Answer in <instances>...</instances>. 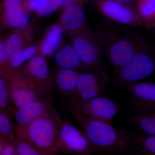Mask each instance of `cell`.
<instances>
[{"label": "cell", "instance_id": "1", "mask_svg": "<svg viewBox=\"0 0 155 155\" xmlns=\"http://www.w3.org/2000/svg\"><path fill=\"white\" fill-rule=\"evenodd\" d=\"M67 108L83 128L96 153L122 155L133 151L132 133L84 116L72 108Z\"/></svg>", "mask_w": 155, "mask_h": 155}, {"label": "cell", "instance_id": "2", "mask_svg": "<svg viewBox=\"0 0 155 155\" xmlns=\"http://www.w3.org/2000/svg\"><path fill=\"white\" fill-rule=\"evenodd\" d=\"M62 121L59 113L51 110L25 125H17L16 138L28 142L41 155L57 154Z\"/></svg>", "mask_w": 155, "mask_h": 155}, {"label": "cell", "instance_id": "3", "mask_svg": "<svg viewBox=\"0 0 155 155\" xmlns=\"http://www.w3.org/2000/svg\"><path fill=\"white\" fill-rule=\"evenodd\" d=\"M110 82L107 71L102 68L84 70L72 94L66 100L67 107H75L79 104L103 93Z\"/></svg>", "mask_w": 155, "mask_h": 155}, {"label": "cell", "instance_id": "4", "mask_svg": "<svg viewBox=\"0 0 155 155\" xmlns=\"http://www.w3.org/2000/svg\"><path fill=\"white\" fill-rule=\"evenodd\" d=\"M147 44L135 53L130 61L116 73L115 84L123 85L147 78L155 72L154 56Z\"/></svg>", "mask_w": 155, "mask_h": 155}, {"label": "cell", "instance_id": "5", "mask_svg": "<svg viewBox=\"0 0 155 155\" xmlns=\"http://www.w3.org/2000/svg\"><path fill=\"white\" fill-rule=\"evenodd\" d=\"M57 147L58 152L76 155L96 153L84 130L75 127L69 119L62 121Z\"/></svg>", "mask_w": 155, "mask_h": 155}, {"label": "cell", "instance_id": "6", "mask_svg": "<svg viewBox=\"0 0 155 155\" xmlns=\"http://www.w3.org/2000/svg\"><path fill=\"white\" fill-rule=\"evenodd\" d=\"M72 108L84 116L101 122L112 124L120 109V105L115 100L106 96H98L81 103Z\"/></svg>", "mask_w": 155, "mask_h": 155}, {"label": "cell", "instance_id": "7", "mask_svg": "<svg viewBox=\"0 0 155 155\" xmlns=\"http://www.w3.org/2000/svg\"><path fill=\"white\" fill-rule=\"evenodd\" d=\"M73 47L86 68L88 69L102 68V48L98 40L87 29L79 31L73 39Z\"/></svg>", "mask_w": 155, "mask_h": 155}, {"label": "cell", "instance_id": "8", "mask_svg": "<svg viewBox=\"0 0 155 155\" xmlns=\"http://www.w3.org/2000/svg\"><path fill=\"white\" fill-rule=\"evenodd\" d=\"M129 94V107L133 112L155 111V84L136 81L122 85Z\"/></svg>", "mask_w": 155, "mask_h": 155}, {"label": "cell", "instance_id": "9", "mask_svg": "<svg viewBox=\"0 0 155 155\" xmlns=\"http://www.w3.org/2000/svg\"><path fill=\"white\" fill-rule=\"evenodd\" d=\"M93 1L100 13L115 22L132 27L140 26L142 24L135 8L114 0Z\"/></svg>", "mask_w": 155, "mask_h": 155}, {"label": "cell", "instance_id": "10", "mask_svg": "<svg viewBox=\"0 0 155 155\" xmlns=\"http://www.w3.org/2000/svg\"><path fill=\"white\" fill-rule=\"evenodd\" d=\"M140 39L125 36L111 44L108 50V55L116 72L126 65L137 52L147 44Z\"/></svg>", "mask_w": 155, "mask_h": 155}, {"label": "cell", "instance_id": "11", "mask_svg": "<svg viewBox=\"0 0 155 155\" xmlns=\"http://www.w3.org/2000/svg\"><path fill=\"white\" fill-rule=\"evenodd\" d=\"M0 73L5 78L11 101L17 108L38 100V97L41 94L31 79L14 80L4 72Z\"/></svg>", "mask_w": 155, "mask_h": 155}, {"label": "cell", "instance_id": "12", "mask_svg": "<svg viewBox=\"0 0 155 155\" xmlns=\"http://www.w3.org/2000/svg\"><path fill=\"white\" fill-rule=\"evenodd\" d=\"M51 103L45 100H37L28 104L12 110L11 113L18 125L27 124L30 121L51 110Z\"/></svg>", "mask_w": 155, "mask_h": 155}, {"label": "cell", "instance_id": "13", "mask_svg": "<svg viewBox=\"0 0 155 155\" xmlns=\"http://www.w3.org/2000/svg\"><path fill=\"white\" fill-rule=\"evenodd\" d=\"M86 17L81 5L72 4L66 6L61 19V27L69 32L80 31L84 29Z\"/></svg>", "mask_w": 155, "mask_h": 155}, {"label": "cell", "instance_id": "14", "mask_svg": "<svg viewBox=\"0 0 155 155\" xmlns=\"http://www.w3.org/2000/svg\"><path fill=\"white\" fill-rule=\"evenodd\" d=\"M28 69L31 79L37 87L41 94L51 90L52 88L47 84L49 75L47 62L41 56H35L31 59L28 65Z\"/></svg>", "mask_w": 155, "mask_h": 155}, {"label": "cell", "instance_id": "15", "mask_svg": "<svg viewBox=\"0 0 155 155\" xmlns=\"http://www.w3.org/2000/svg\"><path fill=\"white\" fill-rule=\"evenodd\" d=\"M74 69H63L59 70L55 78V86L58 92L66 100L75 90L81 72Z\"/></svg>", "mask_w": 155, "mask_h": 155}, {"label": "cell", "instance_id": "16", "mask_svg": "<svg viewBox=\"0 0 155 155\" xmlns=\"http://www.w3.org/2000/svg\"><path fill=\"white\" fill-rule=\"evenodd\" d=\"M55 61L63 69H80L86 70L81 58L73 46L67 45L59 50L55 56Z\"/></svg>", "mask_w": 155, "mask_h": 155}, {"label": "cell", "instance_id": "17", "mask_svg": "<svg viewBox=\"0 0 155 155\" xmlns=\"http://www.w3.org/2000/svg\"><path fill=\"white\" fill-rule=\"evenodd\" d=\"M128 123L146 134L155 135V111H142L128 119Z\"/></svg>", "mask_w": 155, "mask_h": 155}, {"label": "cell", "instance_id": "18", "mask_svg": "<svg viewBox=\"0 0 155 155\" xmlns=\"http://www.w3.org/2000/svg\"><path fill=\"white\" fill-rule=\"evenodd\" d=\"M63 37L62 27L58 25L53 26L42 43V54L45 56H51L61 45Z\"/></svg>", "mask_w": 155, "mask_h": 155}, {"label": "cell", "instance_id": "19", "mask_svg": "<svg viewBox=\"0 0 155 155\" xmlns=\"http://www.w3.org/2000/svg\"><path fill=\"white\" fill-rule=\"evenodd\" d=\"M133 151L137 155H155V135L143 134L133 136Z\"/></svg>", "mask_w": 155, "mask_h": 155}, {"label": "cell", "instance_id": "20", "mask_svg": "<svg viewBox=\"0 0 155 155\" xmlns=\"http://www.w3.org/2000/svg\"><path fill=\"white\" fill-rule=\"evenodd\" d=\"M139 15L146 25H153L155 18V0H135Z\"/></svg>", "mask_w": 155, "mask_h": 155}, {"label": "cell", "instance_id": "21", "mask_svg": "<svg viewBox=\"0 0 155 155\" xmlns=\"http://www.w3.org/2000/svg\"><path fill=\"white\" fill-rule=\"evenodd\" d=\"M0 138L14 141L16 139L15 129L10 114L0 112Z\"/></svg>", "mask_w": 155, "mask_h": 155}, {"label": "cell", "instance_id": "22", "mask_svg": "<svg viewBox=\"0 0 155 155\" xmlns=\"http://www.w3.org/2000/svg\"><path fill=\"white\" fill-rule=\"evenodd\" d=\"M23 45L22 38L17 34H13L8 38L5 42L7 62H10L13 56L22 50Z\"/></svg>", "mask_w": 155, "mask_h": 155}, {"label": "cell", "instance_id": "23", "mask_svg": "<svg viewBox=\"0 0 155 155\" xmlns=\"http://www.w3.org/2000/svg\"><path fill=\"white\" fill-rule=\"evenodd\" d=\"M37 51L35 46H31L20 50L15 54L10 61L11 67L14 69L19 68L25 61L32 58Z\"/></svg>", "mask_w": 155, "mask_h": 155}, {"label": "cell", "instance_id": "24", "mask_svg": "<svg viewBox=\"0 0 155 155\" xmlns=\"http://www.w3.org/2000/svg\"><path fill=\"white\" fill-rule=\"evenodd\" d=\"M3 5L7 17L10 19L19 18L23 13V7L20 0H4Z\"/></svg>", "mask_w": 155, "mask_h": 155}, {"label": "cell", "instance_id": "25", "mask_svg": "<svg viewBox=\"0 0 155 155\" xmlns=\"http://www.w3.org/2000/svg\"><path fill=\"white\" fill-rule=\"evenodd\" d=\"M14 142L16 149V155H41L32 145L25 140L16 138Z\"/></svg>", "mask_w": 155, "mask_h": 155}, {"label": "cell", "instance_id": "26", "mask_svg": "<svg viewBox=\"0 0 155 155\" xmlns=\"http://www.w3.org/2000/svg\"><path fill=\"white\" fill-rule=\"evenodd\" d=\"M63 5V0H47L37 10L38 14L40 17H46L60 8Z\"/></svg>", "mask_w": 155, "mask_h": 155}, {"label": "cell", "instance_id": "27", "mask_svg": "<svg viewBox=\"0 0 155 155\" xmlns=\"http://www.w3.org/2000/svg\"><path fill=\"white\" fill-rule=\"evenodd\" d=\"M5 22L10 27L13 28H23L28 25L29 20V17L28 14L23 12L22 16L17 19H10L8 17L5 18Z\"/></svg>", "mask_w": 155, "mask_h": 155}, {"label": "cell", "instance_id": "28", "mask_svg": "<svg viewBox=\"0 0 155 155\" xmlns=\"http://www.w3.org/2000/svg\"><path fill=\"white\" fill-rule=\"evenodd\" d=\"M8 63L5 54V42L0 39V70H2Z\"/></svg>", "mask_w": 155, "mask_h": 155}, {"label": "cell", "instance_id": "29", "mask_svg": "<svg viewBox=\"0 0 155 155\" xmlns=\"http://www.w3.org/2000/svg\"><path fill=\"white\" fill-rule=\"evenodd\" d=\"M14 141L11 142L6 145L3 149L2 155H16V149Z\"/></svg>", "mask_w": 155, "mask_h": 155}, {"label": "cell", "instance_id": "30", "mask_svg": "<svg viewBox=\"0 0 155 155\" xmlns=\"http://www.w3.org/2000/svg\"><path fill=\"white\" fill-rule=\"evenodd\" d=\"M47 0H30L28 3V7L31 10L37 11L39 9Z\"/></svg>", "mask_w": 155, "mask_h": 155}, {"label": "cell", "instance_id": "31", "mask_svg": "<svg viewBox=\"0 0 155 155\" xmlns=\"http://www.w3.org/2000/svg\"><path fill=\"white\" fill-rule=\"evenodd\" d=\"M114 1L124 4L126 5L130 6L132 8H135V6H134L135 0H114Z\"/></svg>", "mask_w": 155, "mask_h": 155}, {"label": "cell", "instance_id": "32", "mask_svg": "<svg viewBox=\"0 0 155 155\" xmlns=\"http://www.w3.org/2000/svg\"><path fill=\"white\" fill-rule=\"evenodd\" d=\"M11 142L13 141H9V140L5 139L0 138V155H2L3 149H4L5 146L8 143Z\"/></svg>", "mask_w": 155, "mask_h": 155}, {"label": "cell", "instance_id": "33", "mask_svg": "<svg viewBox=\"0 0 155 155\" xmlns=\"http://www.w3.org/2000/svg\"><path fill=\"white\" fill-rule=\"evenodd\" d=\"M29 1H30V0H29Z\"/></svg>", "mask_w": 155, "mask_h": 155}]
</instances>
